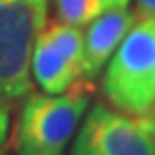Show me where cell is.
<instances>
[{"mask_svg": "<svg viewBox=\"0 0 155 155\" xmlns=\"http://www.w3.org/2000/svg\"><path fill=\"white\" fill-rule=\"evenodd\" d=\"M94 95L92 81L77 79L62 94H32L13 131L17 155H64Z\"/></svg>", "mask_w": 155, "mask_h": 155, "instance_id": "obj_1", "label": "cell"}, {"mask_svg": "<svg viewBox=\"0 0 155 155\" xmlns=\"http://www.w3.org/2000/svg\"><path fill=\"white\" fill-rule=\"evenodd\" d=\"M155 19H140L121 39L103 79L110 105L133 116H148L155 105Z\"/></svg>", "mask_w": 155, "mask_h": 155, "instance_id": "obj_2", "label": "cell"}, {"mask_svg": "<svg viewBox=\"0 0 155 155\" xmlns=\"http://www.w3.org/2000/svg\"><path fill=\"white\" fill-rule=\"evenodd\" d=\"M49 0H0V99L32 92V51L47 23Z\"/></svg>", "mask_w": 155, "mask_h": 155, "instance_id": "obj_3", "label": "cell"}, {"mask_svg": "<svg viewBox=\"0 0 155 155\" xmlns=\"http://www.w3.org/2000/svg\"><path fill=\"white\" fill-rule=\"evenodd\" d=\"M71 155H155L148 116L129 118L95 103L77 133Z\"/></svg>", "mask_w": 155, "mask_h": 155, "instance_id": "obj_4", "label": "cell"}, {"mask_svg": "<svg viewBox=\"0 0 155 155\" xmlns=\"http://www.w3.org/2000/svg\"><path fill=\"white\" fill-rule=\"evenodd\" d=\"M30 71L47 94H62L82 73V34L79 26L54 23L41 30L32 51Z\"/></svg>", "mask_w": 155, "mask_h": 155, "instance_id": "obj_5", "label": "cell"}, {"mask_svg": "<svg viewBox=\"0 0 155 155\" xmlns=\"http://www.w3.org/2000/svg\"><path fill=\"white\" fill-rule=\"evenodd\" d=\"M137 15L125 8H108L95 17L86 36H82V73L86 81H94L107 60L114 54L121 39L133 28Z\"/></svg>", "mask_w": 155, "mask_h": 155, "instance_id": "obj_6", "label": "cell"}, {"mask_svg": "<svg viewBox=\"0 0 155 155\" xmlns=\"http://www.w3.org/2000/svg\"><path fill=\"white\" fill-rule=\"evenodd\" d=\"M58 19L65 25L84 26L105 12L103 0H54Z\"/></svg>", "mask_w": 155, "mask_h": 155, "instance_id": "obj_7", "label": "cell"}, {"mask_svg": "<svg viewBox=\"0 0 155 155\" xmlns=\"http://www.w3.org/2000/svg\"><path fill=\"white\" fill-rule=\"evenodd\" d=\"M8 135H9V108L0 99V155H4Z\"/></svg>", "mask_w": 155, "mask_h": 155, "instance_id": "obj_8", "label": "cell"}, {"mask_svg": "<svg viewBox=\"0 0 155 155\" xmlns=\"http://www.w3.org/2000/svg\"><path fill=\"white\" fill-rule=\"evenodd\" d=\"M138 19H155V0H137V12Z\"/></svg>", "mask_w": 155, "mask_h": 155, "instance_id": "obj_9", "label": "cell"}, {"mask_svg": "<svg viewBox=\"0 0 155 155\" xmlns=\"http://www.w3.org/2000/svg\"><path fill=\"white\" fill-rule=\"evenodd\" d=\"M103 4H105V9H108V8H125L129 4V0H103Z\"/></svg>", "mask_w": 155, "mask_h": 155, "instance_id": "obj_10", "label": "cell"}, {"mask_svg": "<svg viewBox=\"0 0 155 155\" xmlns=\"http://www.w3.org/2000/svg\"><path fill=\"white\" fill-rule=\"evenodd\" d=\"M151 121V133H153V137H155V118H150Z\"/></svg>", "mask_w": 155, "mask_h": 155, "instance_id": "obj_11", "label": "cell"}, {"mask_svg": "<svg viewBox=\"0 0 155 155\" xmlns=\"http://www.w3.org/2000/svg\"><path fill=\"white\" fill-rule=\"evenodd\" d=\"M153 62H155V41H153Z\"/></svg>", "mask_w": 155, "mask_h": 155, "instance_id": "obj_12", "label": "cell"}]
</instances>
